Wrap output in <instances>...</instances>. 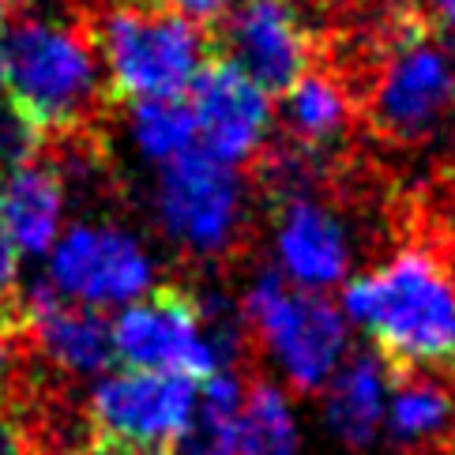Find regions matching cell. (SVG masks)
Listing matches in <instances>:
<instances>
[{"mask_svg": "<svg viewBox=\"0 0 455 455\" xmlns=\"http://www.w3.org/2000/svg\"><path fill=\"white\" fill-rule=\"evenodd\" d=\"M343 308L372 335L387 377H455V275L429 249H406L357 275L347 283Z\"/></svg>", "mask_w": 455, "mask_h": 455, "instance_id": "cell-1", "label": "cell"}, {"mask_svg": "<svg viewBox=\"0 0 455 455\" xmlns=\"http://www.w3.org/2000/svg\"><path fill=\"white\" fill-rule=\"evenodd\" d=\"M0 91L42 148L91 132L94 109L109 99L91 23H15L0 42Z\"/></svg>", "mask_w": 455, "mask_h": 455, "instance_id": "cell-2", "label": "cell"}, {"mask_svg": "<svg viewBox=\"0 0 455 455\" xmlns=\"http://www.w3.org/2000/svg\"><path fill=\"white\" fill-rule=\"evenodd\" d=\"M91 23V20H87ZM94 45L106 64L109 102H155L181 99L200 64L211 57V30L151 15L113 0L91 23Z\"/></svg>", "mask_w": 455, "mask_h": 455, "instance_id": "cell-3", "label": "cell"}, {"mask_svg": "<svg viewBox=\"0 0 455 455\" xmlns=\"http://www.w3.org/2000/svg\"><path fill=\"white\" fill-rule=\"evenodd\" d=\"M241 320L245 335L275 354L298 392H320L335 377L347 350V323L328 298L290 290L279 271H264L241 301Z\"/></svg>", "mask_w": 455, "mask_h": 455, "instance_id": "cell-4", "label": "cell"}, {"mask_svg": "<svg viewBox=\"0 0 455 455\" xmlns=\"http://www.w3.org/2000/svg\"><path fill=\"white\" fill-rule=\"evenodd\" d=\"M455 102V68L418 12H395L369 91L372 124L392 140H421Z\"/></svg>", "mask_w": 455, "mask_h": 455, "instance_id": "cell-5", "label": "cell"}, {"mask_svg": "<svg viewBox=\"0 0 455 455\" xmlns=\"http://www.w3.org/2000/svg\"><path fill=\"white\" fill-rule=\"evenodd\" d=\"M113 357L124 369L177 372L188 380H211L219 357L204 335L200 294L181 286H158L143 301H132L109 323Z\"/></svg>", "mask_w": 455, "mask_h": 455, "instance_id": "cell-6", "label": "cell"}, {"mask_svg": "<svg viewBox=\"0 0 455 455\" xmlns=\"http://www.w3.org/2000/svg\"><path fill=\"white\" fill-rule=\"evenodd\" d=\"M192 418H196V380L177 372L121 369L94 387L87 403L91 436L162 455H177Z\"/></svg>", "mask_w": 455, "mask_h": 455, "instance_id": "cell-7", "label": "cell"}, {"mask_svg": "<svg viewBox=\"0 0 455 455\" xmlns=\"http://www.w3.org/2000/svg\"><path fill=\"white\" fill-rule=\"evenodd\" d=\"M158 219L177 245L196 256H222L237 245L245 226V196L230 166L204 151H185L162 166Z\"/></svg>", "mask_w": 455, "mask_h": 455, "instance_id": "cell-8", "label": "cell"}, {"mask_svg": "<svg viewBox=\"0 0 455 455\" xmlns=\"http://www.w3.org/2000/svg\"><path fill=\"white\" fill-rule=\"evenodd\" d=\"M211 45L264 94H286L313 72L320 50L294 0H241L211 30Z\"/></svg>", "mask_w": 455, "mask_h": 455, "instance_id": "cell-9", "label": "cell"}, {"mask_svg": "<svg viewBox=\"0 0 455 455\" xmlns=\"http://www.w3.org/2000/svg\"><path fill=\"white\" fill-rule=\"evenodd\" d=\"M188 109L196 121V140L204 155L222 166H237L259 155L271 136V94L259 91L252 79L211 50L200 72L188 84Z\"/></svg>", "mask_w": 455, "mask_h": 455, "instance_id": "cell-10", "label": "cell"}, {"mask_svg": "<svg viewBox=\"0 0 455 455\" xmlns=\"http://www.w3.org/2000/svg\"><path fill=\"white\" fill-rule=\"evenodd\" d=\"M50 271L60 294L87 308L132 301L151 283V259L117 226H72Z\"/></svg>", "mask_w": 455, "mask_h": 455, "instance_id": "cell-11", "label": "cell"}, {"mask_svg": "<svg viewBox=\"0 0 455 455\" xmlns=\"http://www.w3.org/2000/svg\"><path fill=\"white\" fill-rule=\"evenodd\" d=\"M27 335L64 372H102L113 362L109 323L87 305H76L53 283H35L20 298Z\"/></svg>", "mask_w": 455, "mask_h": 455, "instance_id": "cell-12", "label": "cell"}, {"mask_svg": "<svg viewBox=\"0 0 455 455\" xmlns=\"http://www.w3.org/2000/svg\"><path fill=\"white\" fill-rule=\"evenodd\" d=\"M279 259L294 283L316 294L320 286H331L350 267V245L339 219L328 207L305 196L279 204Z\"/></svg>", "mask_w": 455, "mask_h": 455, "instance_id": "cell-13", "label": "cell"}, {"mask_svg": "<svg viewBox=\"0 0 455 455\" xmlns=\"http://www.w3.org/2000/svg\"><path fill=\"white\" fill-rule=\"evenodd\" d=\"M395 387L387 426L411 455H441L455 448V377L406 372L387 377Z\"/></svg>", "mask_w": 455, "mask_h": 455, "instance_id": "cell-14", "label": "cell"}, {"mask_svg": "<svg viewBox=\"0 0 455 455\" xmlns=\"http://www.w3.org/2000/svg\"><path fill=\"white\" fill-rule=\"evenodd\" d=\"M64 215V177L50 162H23L0 181V226L20 252H45Z\"/></svg>", "mask_w": 455, "mask_h": 455, "instance_id": "cell-15", "label": "cell"}, {"mask_svg": "<svg viewBox=\"0 0 455 455\" xmlns=\"http://www.w3.org/2000/svg\"><path fill=\"white\" fill-rule=\"evenodd\" d=\"M387 369L377 354H357L328 392V421L350 448H365L380 429Z\"/></svg>", "mask_w": 455, "mask_h": 455, "instance_id": "cell-16", "label": "cell"}, {"mask_svg": "<svg viewBox=\"0 0 455 455\" xmlns=\"http://www.w3.org/2000/svg\"><path fill=\"white\" fill-rule=\"evenodd\" d=\"M283 99V124L298 151L328 148L350 121V94L328 72H308Z\"/></svg>", "mask_w": 455, "mask_h": 455, "instance_id": "cell-17", "label": "cell"}, {"mask_svg": "<svg viewBox=\"0 0 455 455\" xmlns=\"http://www.w3.org/2000/svg\"><path fill=\"white\" fill-rule=\"evenodd\" d=\"M245 406V384L234 372H215L207 380L204 403L177 451L185 455H237V426Z\"/></svg>", "mask_w": 455, "mask_h": 455, "instance_id": "cell-18", "label": "cell"}, {"mask_svg": "<svg viewBox=\"0 0 455 455\" xmlns=\"http://www.w3.org/2000/svg\"><path fill=\"white\" fill-rule=\"evenodd\" d=\"M237 455H298V429L283 392L267 380L245 384L237 426Z\"/></svg>", "mask_w": 455, "mask_h": 455, "instance_id": "cell-19", "label": "cell"}, {"mask_svg": "<svg viewBox=\"0 0 455 455\" xmlns=\"http://www.w3.org/2000/svg\"><path fill=\"white\" fill-rule=\"evenodd\" d=\"M132 136L140 151L155 162H173L196 148V121L192 109L181 99H155V102H136L132 106Z\"/></svg>", "mask_w": 455, "mask_h": 455, "instance_id": "cell-20", "label": "cell"}, {"mask_svg": "<svg viewBox=\"0 0 455 455\" xmlns=\"http://www.w3.org/2000/svg\"><path fill=\"white\" fill-rule=\"evenodd\" d=\"M117 4L151 12V15H170V20L192 23L200 30H215L226 15H230L234 0H117Z\"/></svg>", "mask_w": 455, "mask_h": 455, "instance_id": "cell-21", "label": "cell"}, {"mask_svg": "<svg viewBox=\"0 0 455 455\" xmlns=\"http://www.w3.org/2000/svg\"><path fill=\"white\" fill-rule=\"evenodd\" d=\"M20 245L12 241V234L0 226V308H8L20 301L15 286H20Z\"/></svg>", "mask_w": 455, "mask_h": 455, "instance_id": "cell-22", "label": "cell"}, {"mask_svg": "<svg viewBox=\"0 0 455 455\" xmlns=\"http://www.w3.org/2000/svg\"><path fill=\"white\" fill-rule=\"evenodd\" d=\"M79 455H162V451L136 448V444H124V441H106V436H87V444Z\"/></svg>", "mask_w": 455, "mask_h": 455, "instance_id": "cell-23", "label": "cell"}, {"mask_svg": "<svg viewBox=\"0 0 455 455\" xmlns=\"http://www.w3.org/2000/svg\"><path fill=\"white\" fill-rule=\"evenodd\" d=\"M429 8H433V15H436V20H441L444 27L455 30V0H429Z\"/></svg>", "mask_w": 455, "mask_h": 455, "instance_id": "cell-24", "label": "cell"}, {"mask_svg": "<svg viewBox=\"0 0 455 455\" xmlns=\"http://www.w3.org/2000/svg\"><path fill=\"white\" fill-rule=\"evenodd\" d=\"M23 4H30V0H4V8L12 12V8H23Z\"/></svg>", "mask_w": 455, "mask_h": 455, "instance_id": "cell-25", "label": "cell"}, {"mask_svg": "<svg viewBox=\"0 0 455 455\" xmlns=\"http://www.w3.org/2000/svg\"><path fill=\"white\" fill-rule=\"evenodd\" d=\"M8 308H12V305H8Z\"/></svg>", "mask_w": 455, "mask_h": 455, "instance_id": "cell-26", "label": "cell"}]
</instances>
